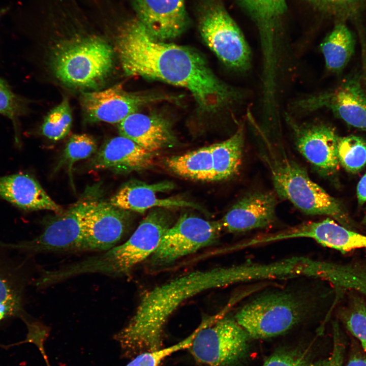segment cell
<instances>
[{
	"label": "cell",
	"instance_id": "ac0fdd59",
	"mask_svg": "<svg viewBox=\"0 0 366 366\" xmlns=\"http://www.w3.org/2000/svg\"><path fill=\"white\" fill-rule=\"evenodd\" d=\"M174 188V184L169 181L148 184L139 180H130L123 185L109 202L121 209L140 213L155 207L167 209L190 207L202 209L199 205L182 198L157 197L158 193L171 191Z\"/></svg>",
	"mask_w": 366,
	"mask_h": 366
},
{
	"label": "cell",
	"instance_id": "836d02e7",
	"mask_svg": "<svg viewBox=\"0 0 366 366\" xmlns=\"http://www.w3.org/2000/svg\"><path fill=\"white\" fill-rule=\"evenodd\" d=\"M307 364L306 353L296 350H283L272 354L263 366H304Z\"/></svg>",
	"mask_w": 366,
	"mask_h": 366
},
{
	"label": "cell",
	"instance_id": "f35d334b",
	"mask_svg": "<svg viewBox=\"0 0 366 366\" xmlns=\"http://www.w3.org/2000/svg\"><path fill=\"white\" fill-rule=\"evenodd\" d=\"M363 222L366 223V215L363 219Z\"/></svg>",
	"mask_w": 366,
	"mask_h": 366
},
{
	"label": "cell",
	"instance_id": "603a6c76",
	"mask_svg": "<svg viewBox=\"0 0 366 366\" xmlns=\"http://www.w3.org/2000/svg\"><path fill=\"white\" fill-rule=\"evenodd\" d=\"M245 142L244 127L240 126L227 139L211 145L215 181L235 175L241 165Z\"/></svg>",
	"mask_w": 366,
	"mask_h": 366
},
{
	"label": "cell",
	"instance_id": "4fadbf2b",
	"mask_svg": "<svg viewBox=\"0 0 366 366\" xmlns=\"http://www.w3.org/2000/svg\"><path fill=\"white\" fill-rule=\"evenodd\" d=\"M294 106L308 112L327 108L349 125L366 132V95L357 78L349 77L333 90L298 100Z\"/></svg>",
	"mask_w": 366,
	"mask_h": 366
},
{
	"label": "cell",
	"instance_id": "d6a6232c",
	"mask_svg": "<svg viewBox=\"0 0 366 366\" xmlns=\"http://www.w3.org/2000/svg\"><path fill=\"white\" fill-rule=\"evenodd\" d=\"M333 346L331 354L326 358L304 366H343L345 353V342L338 326L333 328Z\"/></svg>",
	"mask_w": 366,
	"mask_h": 366
},
{
	"label": "cell",
	"instance_id": "74e56055",
	"mask_svg": "<svg viewBox=\"0 0 366 366\" xmlns=\"http://www.w3.org/2000/svg\"><path fill=\"white\" fill-rule=\"evenodd\" d=\"M10 9V6H7L0 9V22L3 17L8 13Z\"/></svg>",
	"mask_w": 366,
	"mask_h": 366
},
{
	"label": "cell",
	"instance_id": "52a82bcc",
	"mask_svg": "<svg viewBox=\"0 0 366 366\" xmlns=\"http://www.w3.org/2000/svg\"><path fill=\"white\" fill-rule=\"evenodd\" d=\"M98 185L88 187L80 198L65 211L44 223L42 233L34 238L9 245L31 256L50 252L84 251L86 217L102 199Z\"/></svg>",
	"mask_w": 366,
	"mask_h": 366
},
{
	"label": "cell",
	"instance_id": "e575fe53",
	"mask_svg": "<svg viewBox=\"0 0 366 366\" xmlns=\"http://www.w3.org/2000/svg\"><path fill=\"white\" fill-rule=\"evenodd\" d=\"M338 11H349L356 7L362 0H311Z\"/></svg>",
	"mask_w": 366,
	"mask_h": 366
},
{
	"label": "cell",
	"instance_id": "e0dca14e",
	"mask_svg": "<svg viewBox=\"0 0 366 366\" xmlns=\"http://www.w3.org/2000/svg\"><path fill=\"white\" fill-rule=\"evenodd\" d=\"M186 0H132L137 19L154 39L165 42L186 29Z\"/></svg>",
	"mask_w": 366,
	"mask_h": 366
},
{
	"label": "cell",
	"instance_id": "cb8c5ba5",
	"mask_svg": "<svg viewBox=\"0 0 366 366\" xmlns=\"http://www.w3.org/2000/svg\"><path fill=\"white\" fill-rule=\"evenodd\" d=\"M165 163L174 174L200 181H215L211 145L167 158Z\"/></svg>",
	"mask_w": 366,
	"mask_h": 366
},
{
	"label": "cell",
	"instance_id": "9c48e42d",
	"mask_svg": "<svg viewBox=\"0 0 366 366\" xmlns=\"http://www.w3.org/2000/svg\"><path fill=\"white\" fill-rule=\"evenodd\" d=\"M200 34L206 45L227 66L246 71L251 65L250 48L236 23L216 1L204 7L199 21Z\"/></svg>",
	"mask_w": 366,
	"mask_h": 366
},
{
	"label": "cell",
	"instance_id": "8d00e7d4",
	"mask_svg": "<svg viewBox=\"0 0 366 366\" xmlns=\"http://www.w3.org/2000/svg\"><path fill=\"white\" fill-rule=\"evenodd\" d=\"M346 366H366L365 354L359 353L353 354L349 359Z\"/></svg>",
	"mask_w": 366,
	"mask_h": 366
},
{
	"label": "cell",
	"instance_id": "5b68a950",
	"mask_svg": "<svg viewBox=\"0 0 366 366\" xmlns=\"http://www.w3.org/2000/svg\"><path fill=\"white\" fill-rule=\"evenodd\" d=\"M173 222L167 208H152L126 242L78 261V272L81 275L96 273L113 277L127 274L153 254Z\"/></svg>",
	"mask_w": 366,
	"mask_h": 366
},
{
	"label": "cell",
	"instance_id": "44dd1931",
	"mask_svg": "<svg viewBox=\"0 0 366 366\" xmlns=\"http://www.w3.org/2000/svg\"><path fill=\"white\" fill-rule=\"evenodd\" d=\"M256 20L261 35L263 68L274 70L279 66V49L276 36V20L286 10V0H238Z\"/></svg>",
	"mask_w": 366,
	"mask_h": 366
},
{
	"label": "cell",
	"instance_id": "6da1fadb",
	"mask_svg": "<svg viewBox=\"0 0 366 366\" xmlns=\"http://www.w3.org/2000/svg\"><path fill=\"white\" fill-rule=\"evenodd\" d=\"M116 50L126 74L185 88L203 112L217 111L241 97L240 91L217 77L200 53L154 39L137 18L120 29Z\"/></svg>",
	"mask_w": 366,
	"mask_h": 366
},
{
	"label": "cell",
	"instance_id": "ffe728a7",
	"mask_svg": "<svg viewBox=\"0 0 366 366\" xmlns=\"http://www.w3.org/2000/svg\"><path fill=\"white\" fill-rule=\"evenodd\" d=\"M118 130L121 136L153 154L175 142L170 122L156 114L133 113L118 124Z\"/></svg>",
	"mask_w": 366,
	"mask_h": 366
},
{
	"label": "cell",
	"instance_id": "d4e9b609",
	"mask_svg": "<svg viewBox=\"0 0 366 366\" xmlns=\"http://www.w3.org/2000/svg\"><path fill=\"white\" fill-rule=\"evenodd\" d=\"M355 39L350 30L344 24L336 25L320 45L327 69L334 73L341 72L352 57Z\"/></svg>",
	"mask_w": 366,
	"mask_h": 366
},
{
	"label": "cell",
	"instance_id": "83f0119b",
	"mask_svg": "<svg viewBox=\"0 0 366 366\" xmlns=\"http://www.w3.org/2000/svg\"><path fill=\"white\" fill-rule=\"evenodd\" d=\"M72 123V113L67 99L52 109L42 125V134L47 138L57 141L69 133Z\"/></svg>",
	"mask_w": 366,
	"mask_h": 366
},
{
	"label": "cell",
	"instance_id": "9a60e30c",
	"mask_svg": "<svg viewBox=\"0 0 366 366\" xmlns=\"http://www.w3.org/2000/svg\"><path fill=\"white\" fill-rule=\"evenodd\" d=\"M129 211L100 200L88 214L84 232V251H106L117 245L129 228Z\"/></svg>",
	"mask_w": 366,
	"mask_h": 366
},
{
	"label": "cell",
	"instance_id": "7402d4cb",
	"mask_svg": "<svg viewBox=\"0 0 366 366\" xmlns=\"http://www.w3.org/2000/svg\"><path fill=\"white\" fill-rule=\"evenodd\" d=\"M0 197L26 211H63L47 194L39 182L27 173L0 177Z\"/></svg>",
	"mask_w": 366,
	"mask_h": 366
},
{
	"label": "cell",
	"instance_id": "ba28073f",
	"mask_svg": "<svg viewBox=\"0 0 366 366\" xmlns=\"http://www.w3.org/2000/svg\"><path fill=\"white\" fill-rule=\"evenodd\" d=\"M33 256L0 241V327L14 320L23 321L30 329L38 325L25 308L27 287L35 286L30 261Z\"/></svg>",
	"mask_w": 366,
	"mask_h": 366
},
{
	"label": "cell",
	"instance_id": "f1b7e54d",
	"mask_svg": "<svg viewBox=\"0 0 366 366\" xmlns=\"http://www.w3.org/2000/svg\"><path fill=\"white\" fill-rule=\"evenodd\" d=\"M340 316L347 329L360 342L366 355L365 302L359 296H353Z\"/></svg>",
	"mask_w": 366,
	"mask_h": 366
},
{
	"label": "cell",
	"instance_id": "277c9868",
	"mask_svg": "<svg viewBox=\"0 0 366 366\" xmlns=\"http://www.w3.org/2000/svg\"><path fill=\"white\" fill-rule=\"evenodd\" d=\"M263 137L259 155L268 168L277 194L304 214L329 216L346 225L347 218L339 202L310 178L281 143Z\"/></svg>",
	"mask_w": 366,
	"mask_h": 366
},
{
	"label": "cell",
	"instance_id": "7c38bea8",
	"mask_svg": "<svg viewBox=\"0 0 366 366\" xmlns=\"http://www.w3.org/2000/svg\"><path fill=\"white\" fill-rule=\"evenodd\" d=\"M81 98L83 110L90 119L110 124L120 123L143 106L177 99L164 94L128 92L120 83L105 90L83 93Z\"/></svg>",
	"mask_w": 366,
	"mask_h": 366
},
{
	"label": "cell",
	"instance_id": "3957f363",
	"mask_svg": "<svg viewBox=\"0 0 366 366\" xmlns=\"http://www.w3.org/2000/svg\"><path fill=\"white\" fill-rule=\"evenodd\" d=\"M313 283L265 289L250 297L234 318L253 339L283 334L319 313L321 295Z\"/></svg>",
	"mask_w": 366,
	"mask_h": 366
},
{
	"label": "cell",
	"instance_id": "4316f807",
	"mask_svg": "<svg viewBox=\"0 0 366 366\" xmlns=\"http://www.w3.org/2000/svg\"><path fill=\"white\" fill-rule=\"evenodd\" d=\"M338 156L339 162L346 170L356 173L366 164V142L356 136L339 137Z\"/></svg>",
	"mask_w": 366,
	"mask_h": 366
},
{
	"label": "cell",
	"instance_id": "5bb4252c",
	"mask_svg": "<svg viewBox=\"0 0 366 366\" xmlns=\"http://www.w3.org/2000/svg\"><path fill=\"white\" fill-rule=\"evenodd\" d=\"M287 121L293 131L300 154L320 173L333 174L338 169L339 137L332 128L318 123H298L289 115Z\"/></svg>",
	"mask_w": 366,
	"mask_h": 366
},
{
	"label": "cell",
	"instance_id": "8fae6325",
	"mask_svg": "<svg viewBox=\"0 0 366 366\" xmlns=\"http://www.w3.org/2000/svg\"><path fill=\"white\" fill-rule=\"evenodd\" d=\"M221 231L218 221L184 214L165 233L151 256V264L167 265L193 254L215 242Z\"/></svg>",
	"mask_w": 366,
	"mask_h": 366
},
{
	"label": "cell",
	"instance_id": "7a4b0ae2",
	"mask_svg": "<svg viewBox=\"0 0 366 366\" xmlns=\"http://www.w3.org/2000/svg\"><path fill=\"white\" fill-rule=\"evenodd\" d=\"M240 283L237 265L199 270L176 277L147 291L127 324L116 334L123 349L136 355L162 348L164 330L184 301L201 292Z\"/></svg>",
	"mask_w": 366,
	"mask_h": 366
},
{
	"label": "cell",
	"instance_id": "30bf717a",
	"mask_svg": "<svg viewBox=\"0 0 366 366\" xmlns=\"http://www.w3.org/2000/svg\"><path fill=\"white\" fill-rule=\"evenodd\" d=\"M250 337L234 318L221 317L201 329L189 349L205 366H232L244 355Z\"/></svg>",
	"mask_w": 366,
	"mask_h": 366
},
{
	"label": "cell",
	"instance_id": "2e32d148",
	"mask_svg": "<svg viewBox=\"0 0 366 366\" xmlns=\"http://www.w3.org/2000/svg\"><path fill=\"white\" fill-rule=\"evenodd\" d=\"M277 196L268 191L251 192L239 200L220 220L222 230L245 232L264 229L277 219Z\"/></svg>",
	"mask_w": 366,
	"mask_h": 366
},
{
	"label": "cell",
	"instance_id": "f546056e",
	"mask_svg": "<svg viewBox=\"0 0 366 366\" xmlns=\"http://www.w3.org/2000/svg\"><path fill=\"white\" fill-rule=\"evenodd\" d=\"M97 150V143L89 135H73L66 145L56 169L66 166L70 172L76 162L90 157Z\"/></svg>",
	"mask_w": 366,
	"mask_h": 366
},
{
	"label": "cell",
	"instance_id": "8992f818",
	"mask_svg": "<svg viewBox=\"0 0 366 366\" xmlns=\"http://www.w3.org/2000/svg\"><path fill=\"white\" fill-rule=\"evenodd\" d=\"M51 63L56 77L64 83L76 88H95L111 73L114 51L98 37L75 39L55 48Z\"/></svg>",
	"mask_w": 366,
	"mask_h": 366
},
{
	"label": "cell",
	"instance_id": "d6986e66",
	"mask_svg": "<svg viewBox=\"0 0 366 366\" xmlns=\"http://www.w3.org/2000/svg\"><path fill=\"white\" fill-rule=\"evenodd\" d=\"M153 163V153L121 135L105 143L90 162L94 169H109L118 174L147 169Z\"/></svg>",
	"mask_w": 366,
	"mask_h": 366
},
{
	"label": "cell",
	"instance_id": "1f68e13d",
	"mask_svg": "<svg viewBox=\"0 0 366 366\" xmlns=\"http://www.w3.org/2000/svg\"><path fill=\"white\" fill-rule=\"evenodd\" d=\"M207 325V322L203 321L189 336L184 340L168 347L140 353L133 357L125 366H160L166 357L179 350L189 348L199 331Z\"/></svg>",
	"mask_w": 366,
	"mask_h": 366
},
{
	"label": "cell",
	"instance_id": "4dcf8cb0",
	"mask_svg": "<svg viewBox=\"0 0 366 366\" xmlns=\"http://www.w3.org/2000/svg\"><path fill=\"white\" fill-rule=\"evenodd\" d=\"M27 111V101L14 93L8 83L0 78V114L9 118L15 131V142L20 145L19 118Z\"/></svg>",
	"mask_w": 366,
	"mask_h": 366
},
{
	"label": "cell",
	"instance_id": "484cf974",
	"mask_svg": "<svg viewBox=\"0 0 366 366\" xmlns=\"http://www.w3.org/2000/svg\"><path fill=\"white\" fill-rule=\"evenodd\" d=\"M314 240L342 252L366 248V235L346 229L329 218L315 222Z\"/></svg>",
	"mask_w": 366,
	"mask_h": 366
},
{
	"label": "cell",
	"instance_id": "d590c367",
	"mask_svg": "<svg viewBox=\"0 0 366 366\" xmlns=\"http://www.w3.org/2000/svg\"><path fill=\"white\" fill-rule=\"evenodd\" d=\"M357 194L359 203L362 204L366 201V174L362 176L358 184Z\"/></svg>",
	"mask_w": 366,
	"mask_h": 366
}]
</instances>
